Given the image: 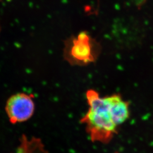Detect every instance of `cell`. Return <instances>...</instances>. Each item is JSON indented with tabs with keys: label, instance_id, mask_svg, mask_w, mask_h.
<instances>
[{
	"label": "cell",
	"instance_id": "6da1fadb",
	"mask_svg": "<svg viewBox=\"0 0 153 153\" xmlns=\"http://www.w3.org/2000/svg\"><path fill=\"white\" fill-rule=\"evenodd\" d=\"M86 96L88 108L81 122L93 142L107 143L129 119V104L119 94L102 97L92 89Z\"/></svg>",
	"mask_w": 153,
	"mask_h": 153
},
{
	"label": "cell",
	"instance_id": "7a4b0ae2",
	"mask_svg": "<svg viewBox=\"0 0 153 153\" xmlns=\"http://www.w3.org/2000/svg\"><path fill=\"white\" fill-rule=\"evenodd\" d=\"M97 50L95 43L86 33H81L65 43L64 56L74 65H86L95 60Z\"/></svg>",
	"mask_w": 153,
	"mask_h": 153
},
{
	"label": "cell",
	"instance_id": "3957f363",
	"mask_svg": "<svg viewBox=\"0 0 153 153\" xmlns=\"http://www.w3.org/2000/svg\"><path fill=\"white\" fill-rule=\"evenodd\" d=\"M5 110L11 123H22L28 120L33 116L35 104L30 95L25 93H18L8 99Z\"/></svg>",
	"mask_w": 153,
	"mask_h": 153
},
{
	"label": "cell",
	"instance_id": "277c9868",
	"mask_svg": "<svg viewBox=\"0 0 153 153\" xmlns=\"http://www.w3.org/2000/svg\"><path fill=\"white\" fill-rule=\"evenodd\" d=\"M0 1H1V0H0Z\"/></svg>",
	"mask_w": 153,
	"mask_h": 153
}]
</instances>
